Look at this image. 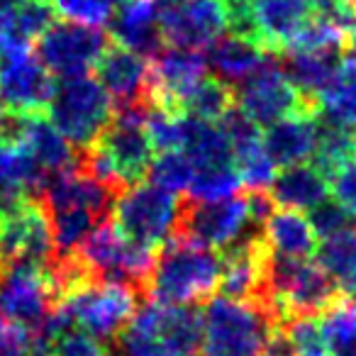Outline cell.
<instances>
[{"label": "cell", "mask_w": 356, "mask_h": 356, "mask_svg": "<svg viewBox=\"0 0 356 356\" xmlns=\"http://www.w3.org/2000/svg\"><path fill=\"white\" fill-rule=\"evenodd\" d=\"M222 254L184 237H171L156 249L142 298L161 305L208 302L220 286Z\"/></svg>", "instance_id": "obj_1"}, {"label": "cell", "mask_w": 356, "mask_h": 356, "mask_svg": "<svg viewBox=\"0 0 356 356\" xmlns=\"http://www.w3.org/2000/svg\"><path fill=\"white\" fill-rule=\"evenodd\" d=\"M113 341V356H200L203 312L147 300Z\"/></svg>", "instance_id": "obj_2"}, {"label": "cell", "mask_w": 356, "mask_h": 356, "mask_svg": "<svg viewBox=\"0 0 356 356\" xmlns=\"http://www.w3.org/2000/svg\"><path fill=\"white\" fill-rule=\"evenodd\" d=\"M278 325L281 320L259 302L210 298L203 310L200 356H261L268 332Z\"/></svg>", "instance_id": "obj_3"}, {"label": "cell", "mask_w": 356, "mask_h": 356, "mask_svg": "<svg viewBox=\"0 0 356 356\" xmlns=\"http://www.w3.org/2000/svg\"><path fill=\"white\" fill-rule=\"evenodd\" d=\"M76 257L93 281L122 283L142 296V288L154 266L156 249L134 244L120 232L113 218H108L81 242Z\"/></svg>", "instance_id": "obj_4"}, {"label": "cell", "mask_w": 356, "mask_h": 356, "mask_svg": "<svg viewBox=\"0 0 356 356\" xmlns=\"http://www.w3.org/2000/svg\"><path fill=\"white\" fill-rule=\"evenodd\" d=\"M181 200L184 198H178L171 191L139 181L118 195L110 218L134 244L159 249L176 234Z\"/></svg>", "instance_id": "obj_5"}, {"label": "cell", "mask_w": 356, "mask_h": 356, "mask_svg": "<svg viewBox=\"0 0 356 356\" xmlns=\"http://www.w3.org/2000/svg\"><path fill=\"white\" fill-rule=\"evenodd\" d=\"M47 110L49 122L64 134L71 147L79 149L90 147L113 120V100L100 81L90 76L61 81Z\"/></svg>", "instance_id": "obj_6"}, {"label": "cell", "mask_w": 356, "mask_h": 356, "mask_svg": "<svg viewBox=\"0 0 356 356\" xmlns=\"http://www.w3.org/2000/svg\"><path fill=\"white\" fill-rule=\"evenodd\" d=\"M137 296L134 288L122 283L86 278L59 298V305L79 330L100 341H113L137 310Z\"/></svg>", "instance_id": "obj_7"}, {"label": "cell", "mask_w": 356, "mask_h": 356, "mask_svg": "<svg viewBox=\"0 0 356 356\" xmlns=\"http://www.w3.org/2000/svg\"><path fill=\"white\" fill-rule=\"evenodd\" d=\"M257 232H261V227L254 225L247 195H232L215 203H195L184 198L173 237H184L208 249L225 252Z\"/></svg>", "instance_id": "obj_8"}, {"label": "cell", "mask_w": 356, "mask_h": 356, "mask_svg": "<svg viewBox=\"0 0 356 356\" xmlns=\"http://www.w3.org/2000/svg\"><path fill=\"white\" fill-rule=\"evenodd\" d=\"M234 105L252 122L264 124V127L283 118H291V115H317V110H320L315 103L305 100L293 88L291 81L283 76L278 54H273V51L264 59V64L254 74H249L242 83H237Z\"/></svg>", "instance_id": "obj_9"}, {"label": "cell", "mask_w": 356, "mask_h": 356, "mask_svg": "<svg viewBox=\"0 0 356 356\" xmlns=\"http://www.w3.org/2000/svg\"><path fill=\"white\" fill-rule=\"evenodd\" d=\"M149 105H129V108H113V120L108 127L95 139V147L100 149L108 163L113 166L115 176L124 186L139 184L149 171V163L154 159L152 142L147 137Z\"/></svg>", "instance_id": "obj_10"}, {"label": "cell", "mask_w": 356, "mask_h": 356, "mask_svg": "<svg viewBox=\"0 0 356 356\" xmlns=\"http://www.w3.org/2000/svg\"><path fill=\"white\" fill-rule=\"evenodd\" d=\"M108 44V35L100 27L56 20L37 40L35 54L47 66L49 74L59 76L64 81L88 76V71L95 69Z\"/></svg>", "instance_id": "obj_11"}, {"label": "cell", "mask_w": 356, "mask_h": 356, "mask_svg": "<svg viewBox=\"0 0 356 356\" xmlns=\"http://www.w3.org/2000/svg\"><path fill=\"white\" fill-rule=\"evenodd\" d=\"M0 247L6 264L47 266L54 259L49 220L37 198L0 203Z\"/></svg>", "instance_id": "obj_12"}, {"label": "cell", "mask_w": 356, "mask_h": 356, "mask_svg": "<svg viewBox=\"0 0 356 356\" xmlns=\"http://www.w3.org/2000/svg\"><path fill=\"white\" fill-rule=\"evenodd\" d=\"M59 305L54 283L44 266L6 264L0 268V312L8 320L35 332Z\"/></svg>", "instance_id": "obj_13"}, {"label": "cell", "mask_w": 356, "mask_h": 356, "mask_svg": "<svg viewBox=\"0 0 356 356\" xmlns=\"http://www.w3.org/2000/svg\"><path fill=\"white\" fill-rule=\"evenodd\" d=\"M56 83L30 47L0 51V105L15 115L44 113Z\"/></svg>", "instance_id": "obj_14"}, {"label": "cell", "mask_w": 356, "mask_h": 356, "mask_svg": "<svg viewBox=\"0 0 356 356\" xmlns=\"http://www.w3.org/2000/svg\"><path fill=\"white\" fill-rule=\"evenodd\" d=\"M163 44L176 49H205L227 27L222 0H156Z\"/></svg>", "instance_id": "obj_15"}, {"label": "cell", "mask_w": 356, "mask_h": 356, "mask_svg": "<svg viewBox=\"0 0 356 356\" xmlns=\"http://www.w3.org/2000/svg\"><path fill=\"white\" fill-rule=\"evenodd\" d=\"M205 79V56L195 49H161L149 64V100L154 108L181 113L191 90Z\"/></svg>", "instance_id": "obj_16"}, {"label": "cell", "mask_w": 356, "mask_h": 356, "mask_svg": "<svg viewBox=\"0 0 356 356\" xmlns=\"http://www.w3.org/2000/svg\"><path fill=\"white\" fill-rule=\"evenodd\" d=\"M95 71L115 108H129V105L154 108L149 100V64L144 56L120 44H108V49L95 64Z\"/></svg>", "instance_id": "obj_17"}, {"label": "cell", "mask_w": 356, "mask_h": 356, "mask_svg": "<svg viewBox=\"0 0 356 356\" xmlns=\"http://www.w3.org/2000/svg\"><path fill=\"white\" fill-rule=\"evenodd\" d=\"M110 35L115 44L152 59L163 49V37L159 30L156 0H124L115 15H110Z\"/></svg>", "instance_id": "obj_18"}, {"label": "cell", "mask_w": 356, "mask_h": 356, "mask_svg": "<svg viewBox=\"0 0 356 356\" xmlns=\"http://www.w3.org/2000/svg\"><path fill=\"white\" fill-rule=\"evenodd\" d=\"M310 15V0H252L257 42L273 54L286 49V44Z\"/></svg>", "instance_id": "obj_19"}, {"label": "cell", "mask_w": 356, "mask_h": 356, "mask_svg": "<svg viewBox=\"0 0 356 356\" xmlns=\"http://www.w3.org/2000/svg\"><path fill=\"white\" fill-rule=\"evenodd\" d=\"M266 156L276 166H296L305 163L317 147V115L298 113L268 124L261 134Z\"/></svg>", "instance_id": "obj_20"}, {"label": "cell", "mask_w": 356, "mask_h": 356, "mask_svg": "<svg viewBox=\"0 0 356 356\" xmlns=\"http://www.w3.org/2000/svg\"><path fill=\"white\" fill-rule=\"evenodd\" d=\"M268 54L271 51L259 47L257 42L229 32V35H220L215 42H210L208 54L203 56H205V66H210L215 79L227 86H237L249 74H254Z\"/></svg>", "instance_id": "obj_21"}, {"label": "cell", "mask_w": 356, "mask_h": 356, "mask_svg": "<svg viewBox=\"0 0 356 356\" xmlns=\"http://www.w3.org/2000/svg\"><path fill=\"white\" fill-rule=\"evenodd\" d=\"M341 51L327 49V51H281L278 64L293 88L305 100L317 105L320 93L332 83L337 69H339Z\"/></svg>", "instance_id": "obj_22"}, {"label": "cell", "mask_w": 356, "mask_h": 356, "mask_svg": "<svg viewBox=\"0 0 356 356\" xmlns=\"http://www.w3.org/2000/svg\"><path fill=\"white\" fill-rule=\"evenodd\" d=\"M330 193V178L315 163H296L286 166L273 178L268 195L278 208L310 210Z\"/></svg>", "instance_id": "obj_23"}, {"label": "cell", "mask_w": 356, "mask_h": 356, "mask_svg": "<svg viewBox=\"0 0 356 356\" xmlns=\"http://www.w3.org/2000/svg\"><path fill=\"white\" fill-rule=\"evenodd\" d=\"M27 152L35 156V161L44 168V173H59L66 168H74L76 152L64 139V134L49 122L42 113L37 115H22L20 139Z\"/></svg>", "instance_id": "obj_24"}, {"label": "cell", "mask_w": 356, "mask_h": 356, "mask_svg": "<svg viewBox=\"0 0 356 356\" xmlns=\"http://www.w3.org/2000/svg\"><path fill=\"white\" fill-rule=\"evenodd\" d=\"M44 168L35 161L22 142L0 144V203L35 198L44 184Z\"/></svg>", "instance_id": "obj_25"}, {"label": "cell", "mask_w": 356, "mask_h": 356, "mask_svg": "<svg viewBox=\"0 0 356 356\" xmlns=\"http://www.w3.org/2000/svg\"><path fill=\"white\" fill-rule=\"evenodd\" d=\"M261 237L266 247L283 257L307 259L317 247L315 232L310 222L298 210H273L261 227Z\"/></svg>", "instance_id": "obj_26"}, {"label": "cell", "mask_w": 356, "mask_h": 356, "mask_svg": "<svg viewBox=\"0 0 356 356\" xmlns=\"http://www.w3.org/2000/svg\"><path fill=\"white\" fill-rule=\"evenodd\" d=\"M181 129H184L181 152L188 154L195 168L225 166V163L234 161L227 137L213 122H205V120H198L193 115H181Z\"/></svg>", "instance_id": "obj_27"}, {"label": "cell", "mask_w": 356, "mask_h": 356, "mask_svg": "<svg viewBox=\"0 0 356 356\" xmlns=\"http://www.w3.org/2000/svg\"><path fill=\"white\" fill-rule=\"evenodd\" d=\"M317 266L334 281L339 293L356 298V229H341L315 247Z\"/></svg>", "instance_id": "obj_28"}, {"label": "cell", "mask_w": 356, "mask_h": 356, "mask_svg": "<svg viewBox=\"0 0 356 356\" xmlns=\"http://www.w3.org/2000/svg\"><path fill=\"white\" fill-rule=\"evenodd\" d=\"M317 113L346 127H356V56H341L332 83L317 98Z\"/></svg>", "instance_id": "obj_29"}, {"label": "cell", "mask_w": 356, "mask_h": 356, "mask_svg": "<svg viewBox=\"0 0 356 356\" xmlns=\"http://www.w3.org/2000/svg\"><path fill=\"white\" fill-rule=\"evenodd\" d=\"M351 159H356V127H346L317 113L315 166L332 178V173Z\"/></svg>", "instance_id": "obj_30"}, {"label": "cell", "mask_w": 356, "mask_h": 356, "mask_svg": "<svg viewBox=\"0 0 356 356\" xmlns=\"http://www.w3.org/2000/svg\"><path fill=\"white\" fill-rule=\"evenodd\" d=\"M242 188V178L234 163H225V166H203L195 168L193 178H191L188 200L195 203H215V200H225L237 195Z\"/></svg>", "instance_id": "obj_31"}, {"label": "cell", "mask_w": 356, "mask_h": 356, "mask_svg": "<svg viewBox=\"0 0 356 356\" xmlns=\"http://www.w3.org/2000/svg\"><path fill=\"white\" fill-rule=\"evenodd\" d=\"M234 108V90L227 83L218 81L215 76H205L191 95L181 105V113H188L198 120L205 122H213V120H222V115L227 110Z\"/></svg>", "instance_id": "obj_32"}, {"label": "cell", "mask_w": 356, "mask_h": 356, "mask_svg": "<svg viewBox=\"0 0 356 356\" xmlns=\"http://www.w3.org/2000/svg\"><path fill=\"white\" fill-rule=\"evenodd\" d=\"M193 173L195 163L191 161L188 154L181 152V149H173V152H161L156 159H152L147 176L152 178V184L159 186V188L181 193V191H186L191 186Z\"/></svg>", "instance_id": "obj_33"}, {"label": "cell", "mask_w": 356, "mask_h": 356, "mask_svg": "<svg viewBox=\"0 0 356 356\" xmlns=\"http://www.w3.org/2000/svg\"><path fill=\"white\" fill-rule=\"evenodd\" d=\"M283 330L291 337L298 356H330L325 337L320 332V322L315 317H291L283 322Z\"/></svg>", "instance_id": "obj_34"}, {"label": "cell", "mask_w": 356, "mask_h": 356, "mask_svg": "<svg viewBox=\"0 0 356 356\" xmlns=\"http://www.w3.org/2000/svg\"><path fill=\"white\" fill-rule=\"evenodd\" d=\"M56 15L66 17L71 22L88 27H100L110 20V10L103 0H51Z\"/></svg>", "instance_id": "obj_35"}, {"label": "cell", "mask_w": 356, "mask_h": 356, "mask_svg": "<svg viewBox=\"0 0 356 356\" xmlns=\"http://www.w3.org/2000/svg\"><path fill=\"white\" fill-rule=\"evenodd\" d=\"M310 227L315 232V237H330V234H337L341 229H349L351 227V215L337 203L334 198H325L310 208Z\"/></svg>", "instance_id": "obj_36"}, {"label": "cell", "mask_w": 356, "mask_h": 356, "mask_svg": "<svg viewBox=\"0 0 356 356\" xmlns=\"http://www.w3.org/2000/svg\"><path fill=\"white\" fill-rule=\"evenodd\" d=\"M49 356H113L105 341L95 339L93 334L83 330H66L59 339L54 341Z\"/></svg>", "instance_id": "obj_37"}, {"label": "cell", "mask_w": 356, "mask_h": 356, "mask_svg": "<svg viewBox=\"0 0 356 356\" xmlns=\"http://www.w3.org/2000/svg\"><path fill=\"white\" fill-rule=\"evenodd\" d=\"M332 191H334V200L351 215L356 218V159L341 163L330 178Z\"/></svg>", "instance_id": "obj_38"}, {"label": "cell", "mask_w": 356, "mask_h": 356, "mask_svg": "<svg viewBox=\"0 0 356 356\" xmlns=\"http://www.w3.org/2000/svg\"><path fill=\"white\" fill-rule=\"evenodd\" d=\"M0 356H32L30 330L0 317Z\"/></svg>", "instance_id": "obj_39"}, {"label": "cell", "mask_w": 356, "mask_h": 356, "mask_svg": "<svg viewBox=\"0 0 356 356\" xmlns=\"http://www.w3.org/2000/svg\"><path fill=\"white\" fill-rule=\"evenodd\" d=\"M261 356H298L296 346H293L288 332L283 330V325L273 327V330L268 332L266 341H264Z\"/></svg>", "instance_id": "obj_40"}, {"label": "cell", "mask_w": 356, "mask_h": 356, "mask_svg": "<svg viewBox=\"0 0 356 356\" xmlns=\"http://www.w3.org/2000/svg\"><path fill=\"white\" fill-rule=\"evenodd\" d=\"M22 115H15L0 105V144L3 142H17L20 139Z\"/></svg>", "instance_id": "obj_41"}, {"label": "cell", "mask_w": 356, "mask_h": 356, "mask_svg": "<svg viewBox=\"0 0 356 356\" xmlns=\"http://www.w3.org/2000/svg\"><path fill=\"white\" fill-rule=\"evenodd\" d=\"M327 349H330V356H356V334L346 337L341 341H334Z\"/></svg>", "instance_id": "obj_42"}, {"label": "cell", "mask_w": 356, "mask_h": 356, "mask_svg": "<svg viewBox=\"0 0 356 356\" xmlns=\"http://www.w3.org/2000/svg\"><path fill=\"white\" fill-rule=\"evenodd\" d=\"M20 3H22V0H0V13L13 10V8H17Z\"/></svg>", "instance_id": "obj_43"}, {"label": "cell", "mask_w": 356, "mask_h": 356, "mask_svg": "<svg viewBox=\"0 0 356 356\" xmlns=\"http://www.w3.org/2000/svg\"><path fill=\"white\" fill-rule=\"evenodd\" d=\"M103 3H105L108 8H113V6H122L124 0H103Z\"/></svg>", "instance_id": "obj_44"}, {"label": "cell", "mask_w": 356, "mask_h": 356, "mask_svg": "<svg viewBox=\"0 0 356 356\" xmlns=\"http://www.w3.org/2000/svg\"><path fill=\"white\" fill-rule=\"evenodd\" d=\"M0 268H3V247H0Z\"/></svg>", "instance_id": "obj_45"}]
</instances>
